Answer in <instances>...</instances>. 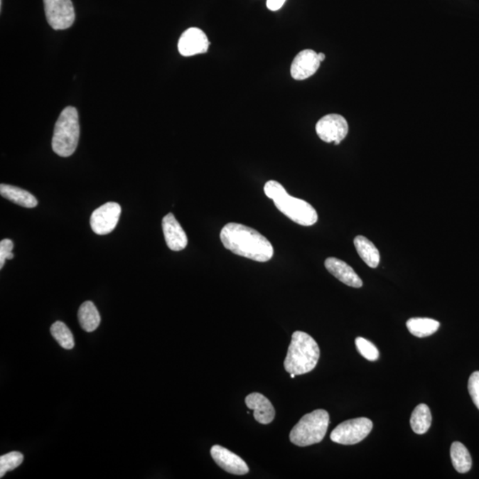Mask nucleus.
<instances>
[{
    "label": "nucleus",
    "mask_w": 479,
    "mask_h": 479,
    "mask_svg": "<svg viewBox=\"0 0 479 479\" xmlns=\"http://www.w3.org/2000/svg\"><path fill=\"white\" fill-rule=\"evenodd\" d=\"M225 248L235 255L267 262L274 256V247L269 239L252 227L238 223H228L220 232Z\"/></svg>",
    "instance_id": "1"
},
{
    "label": "nucleus",
    "mask_w": 479,
    "mask_h": 479,
    "mask_svg": "<svg viewBox=\"0 0 479 479\" xmlns=\"http://www.w3.org/2000/svg\"><path fill=\"white\" fill-rule=\"evenodd\" d=\"M319 359L320 348L316 341L305 332H294L284 360L285 370L296 375L309 373L316 368Z\"/></svg>",
    "instance_id": "2"
},
{
    "label": "nucleus",
    "mask_w": 479,
    "mask_h": 479,
    "mask_svg": "<svg viewBox=\"0 0 479 479\" xmlns=\"http://www.w3.org/2000/svg\"><path fill=\"white\" fill-rule=\"evenodd\" d=\"M80 127L78 113L74 107H67L60 113L53 131V152L62 157L73 155L80 141Z\"/></svg>",
    "instance_id": "3"
},
{
    "label": "nucleus",
    "mask_w": 479,
    "mask_h": 479,
    "mask_svg": "<svg viewBox=\"0 0 479 479\" xmlns=\"http://www.w3.org/2000/svg\"><path fill=\"white\" fill-rule=\"evenodd\" d=\"M330 424V414L326 410L317 409L306 414L292 429L289 439L298 446H308L323 441Z\"/></svg>",
    "instance_id": "4"
},
{
    "label": "nucleus",
    "mask_w": 479,
    "mask_h": 479,
    "mask_svg": "<svg viewBox=\"0 0 479 479\" xmlns=\"http://www.w3.org/2000/svg\"><path fill=\"white\" fill-rule=\"evenodd\" d=\"M276 208L289 220L303 227H310L318 221L316 210L309 203L293 198L284 191L273 200Z\"/></svg>",
    "instance_id": "5"
},
{
    "label": "nucleus",
    "mask_w": 479,
    "mask_h": 479,
    "mask_svg": "<svg viewBox=\"0 0 479 479\" xmlns=\"http://www.w3.org/2000/svg\"><path fill=\"white\" fill-rule=\"evenodd\" d=\"M373 429V423L366 417L344 421L331 432V441L341 445H355L366 438Z\"/></svg>",
    "instance_id": "6"
},
{
    "label": "nucleus",
    "mask_w": 479,
    "mask_h": 479,
    "mask_svg": "<svg viewBox=\"0 0 479 479\" xmlns=\"http://www.w3.org/2000/svg\"><path fill=\"white\" fill-rule=\"evenodd\" d=\"M46 20L55 31H63L72 26L76 18L71 0H44Z\"/></svg>",
    "instance_id": "7"
},
{
    "label": "nucleus",
    "mask_w": 479,
    "mask_h": 479,
    "mask_svg": "<svg viewBox=\"0 0 479 479\" xmlns=\"http://www.w3.org/2000/svg\"><path fill=\"white\" fill-rule=\"evenodd\" d=\"M316 132L321 141L327 143H335V145L340 144L348 134L349 127L348 121L344 117L338 114L321 117L316 124Z\"/></svg>",
    "instance_id": "8"
},
{
    "label": "nucleus",
    "mask_w": 479,
    "mask_h": 479,
    "mask_svg": "<svg viewBox=\"0 0 479 479\" xmlns=\"http://www.w3.org/2000/svg\"><path fill=\"white\" fill-rule=\"evenodd\" d=\"M121 206L117 203H107L92 212L90 224L92 231L99 235L112 233L117 226Z\"/></svg>",
    "instance_id": "9"
},
{
    "label": "nucleus",
    "mask_w": 479,
    "mask_h": 479,
    "mask_svg": "<svg viewBox=\"0 0 479 479\" xmlns=\"http://www.w3.org/2000/svg\"><path fill=\"white\" fill-rule=\"evenodd\" d=\"M210 41L206 34L198 28H189L181 35L178 49L185 57L201 55L208 51Z\"/></svg>",
    "instance_id": "10"
},
{
    "label": "nucleus",
    "mask_w": 479,
    "mask_h": 479,
    "mask_svg": "<svg viewBox=\"0 0 479 479\" xmlns=\"http://www.w3.org/2000/svg\"><path fill=\"white\" fill-rule=\"evenodd\" d=\"M321 65L319 55L313 50L306 49L293 60L291 74L296 80H305L317 72Z\"/></svg>",
    "instance_id": "11"
},
{
    "label": "nucleus",
    "mask_w": 479,
    "mask_h": 479,
    "mask_svg": "<svg viewBox=\"0 0 479 479\" xmlns=\"http://www.w3.org/2000/svg\"><path fill=\"white\" fill-rule=\"evenodd\" d=\"M210 455L217 465L228 473L245 475L249 473V467L244 461L223 446H213L210 449Z\"/></svg>",
    "instance_id": "12"
},
{
    "label": "nucleus",
    "mask_w": 479,
    "mask_h": 479,
    "mask_svg": "<svg viewBox=\"0 0 479 479\" xmlns=\"http://www.w3.org/2000/svg\"><path fill=\"white\" fill-rule=\"evenodd\" d=\"M162 227L166 244L173 252H181L188 245V239L183 228L173 213L167 214L162 221Z\"/></svg>",
    "instance_id": "13"
},
{
    "label": "nucleus",
    "mask_w": 479,
    "mask_h": 479,
    "mask_svg": "<svg viewBox=\"0 0 479 479\" xmlns=\"http://www.w3.org/2000/svg\"><path fill=\"white\" fill-rule=\"evenodd\" d=\"M325 267L339 281L353 288H361L363 286L362 280L355 273L352 267L335 257H328L325 260Z\"/></svg>",
    "instance_id": "14"
},
{
    "label": "nucleus",
    "mask_w": 479,
    "mask_h": 479,
    "mask_svg": "<svg viewBox=\"0 0 479 479\" xmlns=\"http://www.w3.org/2000/svg\"><path fill=\"white\" fill-rule=\"evenodd\" d=\"M245 403L253 410L254 418L261 424H269L274 421L275 410L270 400L259 392H253L245 398Z\"/></svg>",
    "instance_id": "15"
},
{
    "label": "nucleus",
    "mask_w": 479,
    "mask_h": 479,
    "mask_svg": "<svg viewBox=\"0 0 479 479\" xmlns=\"http://www.w3.org/2000/svg\"><path fill=\"white\" fill-rule=\"evenodd\" d=\"M0 194L4 198L16 203V205L25 207V208H34L38 205V200L31 193L23 190L14 185H0Z\"/></svg>",
    "instance_id": "16"
},
{
    "label": "nucleus",
    "mask_w": 479,
    "mask_h": 479,
    "mask_svg": "<svg viewBox=\"0 0 479 479\" xmlns=\"http://www.w3.org/2000/svg\"><path fill=\"white\" fill-rule=\"evenodd\" d=\"M355 246L361 259L371 268H377L380 262V253L374 243L367 238L359 235L355 239Z\"/></svg>",
    "instance_id": "17"
},
{
    "label": "nucleus",
    "mask_w": 479,
    "mask_h": 479,
    "mask_svg": "<svg viewBox=\"0 0 479 479\" xmlns=\"http://www.w3.org/2000/svg\"><path fill=\"white\" fill-rule=\"evenodd\" d=\"M78 321L85 331L92 332L97 330L101 323V316L94 303L87 301L82 303L78 310Z\"/></svg>",
    "instance_id": "18"
},
{
    "label": "nucleus",
    "mask_w": 479,
    "mask_h": 479,
    "mask_svg": "<svg viewBox=\"0 0 479 479\" xmlns=\"http://www.w3.org/2000/svg\"><path fill=\"white\" fill-rule=\"evenodd\" d=\"M439 326L438 321L429 318H412L407 321V327L410 333L417 338H426L437 332Z\"/></svg>",
    "instance_id": "19"
},
{
    "label": "nucleus",
    "mask_w": 479,
    "mask_h": 479,
    "mask_svg": "<svg viewBox=\"0 0 479 479\" xmlns=\"http://www.w3.org/2000/svg\"><path fill=\"white\" fill-rule=\"evenodd\" d=\"M432 416L430 407L425 404H420L413 411L411 416L410 424L414 434H424L430 429Z\"/></svg>",
    "instance_id": "20"
},
{
    "label": "nucleus",
    "mask_w": 479,
    "mask_h": 479,
    "mask_svg": "<svg viewBox=\"0 0 479 479\" xmlns=\"http://www.w3.org/2000/svg\"><path fill=\"white\" fill-rule=\"evenodd\" d=\"M453 468L459 473H466L473 466V460L465 446L461 442H453L450 450Z\"/></svg>",
    "instance_id": "21"
},
{
    "label": "nucleus",
    "mask_w": 479,
    "mask_h": 479,
    "mask_svg": "<svg viewBox=\"0 0 479 479\" xmlns=\"http://www.w3.org/2000/svg\"><path fill=\"white\" fill-rule=\"evenodd\" d=\"M51 334L63 349L71 350L74 348L75 340L72 332L63 321H56L52 325Z\"/></svg>",
    "instance_id": "22"
},
{
    "label": "nucleus",
    "mask_w": 479,
    "mask_h": 479,
    "mask_svg": "<svg viewBox=\"0 0 479 479\" xmlns=\"http://www.w3.org/2000/svg\"><path fill=\"white\" fill-rule=\"evenodd\" d=\"M23 459V456L19 452H11L0 457V478L19 467Z\"/></svg>",
    "instance_id": "23"
},
{
    "label": "nucleus",
    "mask_w": 479,
    "mask_h": 479,
    "mask_svg": "<svg viewBox=\"0 0 479 479\" xmlns=\"http://www.w3.org/2000/svg\"><path fill=\"white\" fill-rule=\"evenodd\" d=\"M355 344L359 352L365 359L370 361L377 360L379 358L378 350L370 341L363 338H357Z\"/></svg>",
    "instance_id": "24"
},
{
    "label": "nucleus",
    "mask_w": 479,
    "mask_h": 479,
    "mask_svg": "<svg viewBox=\"0 0 479 479\" xmlns=\"http://www.w3.org/2000/svg\"><path fill=\"white\" fill-rule=\"evenodd\" d=\"M14 243L10 239H4L0 242V269L5 266L6 259H13Z\"/></svg>",
    "instance_id": "25"
},
{
    "label": "nucleus",
    "mask_w": 479,
    "mask_h": 479,
    "mask_svg": "<svg viewBox=\"0 0 479 479\" xmlns=\"http://www.w3.org/2000/svg\"><path fill=\"white\" fill-rule=\"evenodd\" d=\"M470 395L473 400L475 406L479 409V371L471 374L468 384Z\"/></svg>",
    "instance_id": "26"
},
{
    "label": "nucleus",
    "mask_w": 479,
    "mask_h": 479,
    "mask_svg": "<svg viewBox=\"0 0 479 479\" xmlns=\"http://www.w3.org/2000/svg\"><path fill=\"white\" fill-rule=\"evenodd\" d=\"M264 191L268 198L274 200L286 190L284 185L279 183V182L269 181L264 185Z\"/></svg>",
    "instance_id": "27"
},
{
    "label": "nucleus",
    "mask_w": 479,
    "mask_h": 479,
    "mask_svg": "<svg viewBox=\"0 0 479 479\" xmlns=\"http://www.w3.org/2000/svg\"><path fill=\"white\" fill-rule=\"evenodd\" d=\"M286 0H267V9L271 11H278L284 6Z\"/></svg>",
    "instance_id": "28"
},
{
    "label": "nucleus",
    "mask_w": 479,
    "mask_h": 479,
    "mask_svg": "<svg viewBox=\"0 0 479 479\" xmlns=\"http://www.w3.org/2000/svg\"><path fill=\"white\" fill-rule=\"evenodd\" d=\"M318 55H319V59L321 60V63L323 62L325 58H326V56H325L324 53H318Z\"/></svg>",
    "instance_id": "29"
},
{
    "label": "nucleus",
    "mask_w": 479,
    "mask_h": 479,
    "mask_svg": "<svg viewBox=\"0 0 479 479\" xmlns=\"http://www.w3.org/2000/svg\"><path fill=\"white\" fill-rule=\"evenodd\" d=\"M295 377H296V375H294V374H291V378H295Z\"/></svg>",
    "instance_id": "30"
},
{
    "label": "nucleus",
    "mask_w": 479,
    "mask_h": 479,
    "mask_svg": "<svg viewBox=\"0 0 479 479\" xmlns=\"http://www.w3.org/2000/svg\"><path fill=\"white\" fill-rule=\"evenodd\" d=\"M0 6H2V0H0Z\"/></svg>",
    "instance_id": "31"
}]
</instances>
